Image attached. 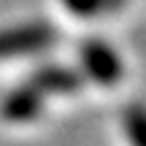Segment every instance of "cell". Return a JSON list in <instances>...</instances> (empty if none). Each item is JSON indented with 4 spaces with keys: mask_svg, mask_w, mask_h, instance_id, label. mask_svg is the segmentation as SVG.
<instances>
[{
    "mask_svg": "<svg viewBox=\"0 0 146 146\" xmlns=\"http://www.w3.org/2000/svg\"><path fill=\"white\" fill-rule=\"evenodd\" d=\"M49 41V33L41 27H19V30H5L0 33V57L19 52H33Z\"/></svg>",
    "mask_w": 146,
    "mask_h": 146,
    "instance_id": "cell-1",
    "label": "cell"
}]
</instances>
